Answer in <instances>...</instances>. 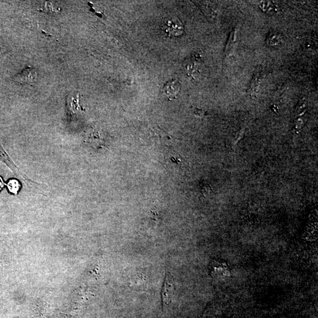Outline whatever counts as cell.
I'll return each mask as SVG.
<instances>
[{
	"instance_id": "obj_1",
	"label": "cell",
	"mask_w": 318,
	"mask_h": 318,
	"mask_svg": "<svg viewBox=\"0 0 318 318\" xmlns=\"http://www.w3.org/2000/svg\"><path fill=\"white\" fill-rule=\"evenodd\" d=\"M163 30L169 37H179L183 34L184 28L179 18L173 17L166 20Z\"/></svg>"
},
{
	"instance_id": "obj_2",
	"label": "cell",
	"mask_w": 318,
	"mask_h": 318,
	"mask_svg": "<svg viewBox=\"0 0 318 318\" xmlns=\"http://www.w3.org/2000/svg\"><path fill=\"white\" fill-rule=\"evenodd\" d=\"M13 79L19 83L31 85L37 81L38 72L34 68L27 67L20 74L15 75Z\"/></svg>"
},
{
	"instance_id": "obj_3",
	"label": "cell",
	"mask_w": 318,
	"mask_h": 318,
	"mask_svg": "<svg viewBox=\"0 0 318 318\" xmlns=\"http://www.w3.org/2000/svg\"><path fill=\"white\" fill-rule=\"evenodd\" d=\"M180 88L181 85L178 80H173L165 84L164 87V95L170 101H172L178 97Z\"/></svg>"
},
{
	"instance_id": "obj_4",
	"label": "cell",
	"mask_w": 318,
	"mask_h": 318,
	"mask_svg": "<svg viewBox=\"0 0 318 318\" xmlns=\"http://www.w3.org/2000/svg\"><path fill=\"white\" fill-rule=\"evenodd\" d=\"M263 79V72L261 70L257 71L253 75L251 80L250 86H249L248 92L252 98H255L258 94L261 80Z\"/></svg>"
},
{
	"instance_id": "obj_5",
	"label": "cell",
	"mask_w": 318,
	"mask_h": 318,
	"mask_svg": "<svg viewBox=\"0 0 318 318\" xmlns=\"http://www.w3.org/2000/svg\"><path fill=\"white\" fill-rule=\"evenodd\" d=\"M0 159H1L4 163H6L15 174H18L19 175L23 177V179L29 181L31 183H34V182H32L30 179L27 178L26 176L24 175L23 173L19 170V169L15 166L14 163L10 158L9 155L6 154L5 151L4 150V148L1 146H0Z\"/></svg>"
},
{
	"instance_id": "obj_6",
	"label": "cell",
	"mask_w": 318,
	"mask_h": 318,
	"mask_svg": "<svg viewBox=\"0 0 318 318\" xmlns=\"http://www.w3.org/2000/svg\"><path fill=\"white\" fill-rule=\"evenodd\" d=\"M191 61L186 65V71L189 76L194 77L195 75L198 74L199 71V63L202 60L200 55L199 54L193 55L191 59Z\"/></svg>"
},
{
	"instance_id": "obj_7",
	"label": "cell",
	"mask_w": 318,
	"mask_h": 318,
	"mask_svg": "<svg viewBox=\"0 0 318 318\" xmlns=\"http://www.w3.org/2000/svg\"><path fill=\"white\" fill-rule=\"evenodd\" d=\"M284 42L283 35L278 32L271 31L269 32L266 43L270 47H277L281 45Z\"/></svg>"
},
{
	"instance_id": "obj_8",
	"label": "cell",
	"mask_w": 318,
	"mask_h": 318,
	"mask_svg": "<svg viewBox=\"0 0 318 318\" xmlns=\"http://www.w3.org/2000/svg\"><path fill=\"white\" fill-rule=\"evenodd\" d=\"M236 43V30H233L230 35H229L225 48V54L227 58L230 57L234 53Z\"/></svg>"
},
{
	"instance_id": "obj_9",
	"label": "cell",
	"mask_w": 318,
	"mask_h": 318,
	"mask_svg": "<svg viewBox=\"0 0 318 318\" xmlns=\"http://www.w3.org/2000/svg\"><path fill=\"white\" fill-rule=\"evenodd\" d=\"M259 7L265 13L269 15H275L278 11L277 6L272 2H261L259 4Z\"/></svg>"
},
{
	"instance_id": "obj_10",
	"label": "cell",
	"mask_w": 318,
	"mask_h": 318,
	"mask_svg": "<svg viewBox=\"0 0 318 318\" xmlns=\"http://www.w3.org/2000/svg\"><path fill=\"white\" fill-rule=\"evenodd\" d=\"M68 109L73 113V114H74V112L79 110L78 96L71 97L69 101L68 100Z\"/></svg>"
},
{
	"instance_id": "obj_11",
	"label": "cell",
	"mask_w": 318,
	"mask_h": 318,
	"mask_svg": "<svg viewBox=\"0 0 318 318\" xmlns=\"http://www.w3.org/2000/svg\"><path fill=\"white\" fill-rule=\"evenodd\" d=\"M7 186L10 192L15 195L17 194L20 188V184L17 180H10L9 182L7 184Z\"/></svg>"
},
{
	"instance_id": "obj_12",
	"label": "cell",
	"mask_w": 318,
	"mask_h": 318,
	"mask_svg": "<svg viewBox=\"0 0 318 318\" xmlns=\"http://www.w3.org/2000/svg\"><path fill=\"white\" fill-rule=\"evenodd\" d=\"M170 284L167 283V280H165L162 291V301L164 304L168 303L169 299V293H170Z\"/></svg>"
},
{
	"instance_id": "obj_13",
	"label": "cell",
	"mask_w": 318,
	"mask_h": 318,
	"mask_svg": "<svg viewBox=\"0 0 318 318\" xmlns=\"http://www.w3.org/2000/svg\"><path fill=\"white\" fill-rule=\"evenodd\" d=\"M307 100L305 98L301 99L297 104V106L296 108V112L297 114H301L302 112L305 109L306 107H307Z\"/></svg>"
},
{
	"instance_id": "obj_14",
	"label": "cell",
	"mask_w": 318,
	"mask_h": 318,
	"mask_svg": "<svg viewBox=\"0 0 318 318\" xmlns=\"http://www.w3.org/2000/svg\"><path fill=\"white\" fill-rule=\"evenodd\" d=\"M213 192L212 188L209 185H205L202 189V193L203 194L206 196L209 195V193H212Z\"/></svg>"
},
{
	"instance_id": "obj_15",
	"label": "cell",
	"mask_w": 318,
	"mask_h": 318,
	"mask_svg": "<svg viewBox=\"0 0 318 318\" xmlns=\"http://www.w3.org/2000/svg\"><path fill=\"white\" fill-rule=\"evenodd\" d=\"M193 114L197 116L202 117L204 116L205 111L202 110L198 109V108H195L194 111H193Z\"/></svg>"
},
{
	"instance_id": "obj_16",
	"label": "cell",
	"mask_w": 318,
	"mask_h": 318,
	"mask_svg": "<svg viewBox=\"0 0 318 318\" xmlns=\"http://www.w3.org/2000/svg\"><path fill=\"white\" fill-rule=\"evenodd\" d=\"M5 184V183L3 182L2 178L0 177V191H2V189L3 188L4 185Z\"/></svg>"
}]
</instances>
